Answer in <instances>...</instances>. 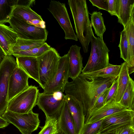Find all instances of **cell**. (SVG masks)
I'll use <instances>...</instances> for the list:
<instances>
[{"instance_id": "16", "label": "cell", "mask_w": 134, "mask_h": 134, "mask_svg": "<svg viewBox=\"0 0 134 134\" xmlns=\"http://www.w3.org/2000/svg\"><path fill=\"white\" fill-rule=\"evenodd\" d=\"M80 47L71 46L68 53L69 77L73 80L81 73L83 68L82 57L80 53Z\"/></svg>"}, {"instance_id": "8", "label": "cell", "mask_w": 134, "mask_h": 134, "mask_svg": "<svg viewBox=\"0 0 134 134\" xmlns=\"http://www.w3.org/2000/svg\"><path fill=\"white\" fill-rule=\"evenodd\" d=\"M8 23L19 38L45 41L47 39L48 32L46 28L29 24L24 20L12 16Z\"/></svg>"}, {"instance_id": "36", "label": "cell", "mask_w": 134, "mask_h": 134, "mask_svg": "<svg viewBox=\"0 0 134 134\" xmlns=\"http://www.w3.org/2000/svg\"><path fill=\"white\" fill-rule=\"evenodd\" d=\"M112 134H134V126H126L116 129Z\"/></svg>"}, {"instance_id": "22", "label": "cell", "mask_w": 134, "mask_h": 134, "mask_svg": "<svg viewBox=\"0 0 134 134\" xmlns=\"http://www.w3.org/2000/svg\"><path fill=\"white\" fill-rule=\"evenodd\" d=\"M121 65L120 71L117 77V89L115 98V101L116 102L120 100L131 78L126 62H124Z\"/></svg>"}, {"instance_id": "23", "label": "cell", "mask_w": 134, "mask_h": 134, "mask_svg": "<svg viewBox=\"0 0 134 134\" xmlns=\"http://www.w3.org/2000/svg\"><path fill=\"white\" fill-rule=\"evenodd\" d=\"M119 1L118 22L124 27L129 21L134 10V0H119Z\"/></svg>"}, {"instance_id": "6", "label": "cell", "mask_w": 134, "mask_h": 134, "mask_svg": "<svg viewBox=\"0 0 134 134\" xmlns=\"http://www.w3.org/2000/svg\"><path fill=\"white\" fill-rule=\"evenodd\" d=\"M39 114L31 111L19 114L6 110L2 117L17 128L22 134H32L40 123Z\"/></svg>"}, {"instance_id": "26", "label": "cell", "mask_w": 134, "mask_h": 134, "mask_svg": "<svg viewBox=\"0 0 134 134\" xmlns=\"http://www.w3.org/2000/svg\"><path fill=\"white\" fill-rule=\"evenodd\" d=\"M134 81L130 78L128 85L119 102L127 110L134 111Z\"/></svg>"}, {"instance_id": "19", "label": "cell", "mask_w": 134, "mask_h": 134, "mask_svg": "<svg viewBox=\"0 0 134 134\" xmlns=\"http://www.w3.org/2000/svg\"><path fill=\"white\" fill-rule=\"evenodd\" d=\"M126 110L127 109L119 102L114 101L107 103L91 113L87 123L97 121L109 115Z\"/></svg>"}, {"instance_id": "2", "label": "cell", "mask_w": 134, "mask_h": 134, "mask_svg": "<svg viewBox=\"0 0 134 134\" xmlns=\"http://www.w3.org/2000/svg\"><path fill=\"white\" fill-rule=\"evenodd\" d=\"M68 4L72 16L77 37L84 52L87 53L94 34L89 18L86 0H69Z\"/></svg>"}, {"instance_id": "18", "label": "cell", "mask_w": 134, "mask_h": 134, "mask_svg": "<svg viewBox=\"0 0 134 134\" xmlns=\"http://www.w3.org/2000/svg\"><path fill=\"white\" fill-rule=\"evenodd\" d=\"M18 37L10 26L0 24V46L5 56L12 55V48Z\"/></svg>"}, {"instance_id": "4", "label": "cell", "mask_w": 134, "mask_h": 134, "mask_svg": "<svg viewBox=\"0 0 134 134\" xmlns=\"http://www.w3.org/2000/svg\"><path fill=\"white\" fill-rule=\"evenodd\" d=\"M60 57L54 48L37 57L39 67L40 86L43 89L51 81L57 70Z\"/></svg>"}, {"instance_id": "32", "label": "cell", "mask_w": 134, "mask_h": 134, "mask_svg": "<svg viewBox=\"0 0 134 134\" xmlns=\"http://www.w3.org/2000/svg\"><path fill=\"white\" fill-rule=\"evenodd\" d=\"M102 119L91 123L85 124L81 134H96L100 129Z\"/></svg>"}, {"instance_id": "35", "label": "cell", "mask_w": 134, "mask_h": 134, "mask_svg": "<svg viewBox=\"0 0 134 134\" xmlns=\"http://www.w3.org/2000/svg\"><path fill=\"white\" fill-rule=\"evenodd\" d=\"M110 88L105 90L99 97L91 110L90 115L91 113L98 109L103 105L104 101L107 97Z\"/></svg>"}, {"instance_id": "37", "label": "cell", "mask_w": 134, "mask_h": 134, "mask_svg": "<svg viewBox=\"0 0 134 134\" xmlns=\"http://www.w3.org/2000/svg\"><path fill=\"white\" fill-rule=\"evenodd\" d=\"M93 6L97 7L99 9L108 11V0H89Z\"/></svg>"}, {"instance_id": "27", "label": "cell", "mask_w": 134, "mask_h": 134, "mask_svg": "<svg viewBox=\"0 0 134 134\" xmlns=\"http://www.w3.org/2000/svg\"><path fill=\"white\" fill-rule=\"evenodd\" d=\"M44 40L24 39L18 37L12 48V54L14 52L27 51L40 47L46 42Z\"/></svg>"}, {"instance_id": "38", "label": "cell", "mask_w": 134, "mask_h": 134, "mask_svg": "<svg viewBox=\"0 0 134 134\" xmlns=\"http://www.w3.org/2000/svg\"><path fill=\"white\" fill-rule=\"evenodd\" d=\"M9 124L5 119L0 116V129L4 128L8 126Z\"/></svg>"}, {"instance_id": "7", "label": "cell", "mask_w": 134, "mask_h": 134, "mask_svg": "<svg viewBox=\"0 0 134 134\" xmlns=\"http://www.w3.org/2000/svg\"><path fill=\"white\" fill-rule=\"evenodd\" d=\"M17 65L12 55H6L0 65V116H2L8 104V94L9 79Z\"/></svg>"}, {"instance_id": "3", "label": "cell", "mask_w": 134, "mask_h": 134, "mask_svg": "<svg viewBox=\"0 0 134 134\" xmlns=\"http://www.w3.org/2000/svg\"><path fill=\"white\" fill-rule=\"evenodd\" d=\"M91 50L87 62L81 73H87L105 68L109 64L110 50L103 39L96 37L93 34L91 41Z\"/></svg>"}, {"instance_id": "12", "label": "cell", "mask_w": 134, "mask_h": 134, "mask_svg": "<svg viewBox=\"0 0 134 134\" xmlns=\"http://www.w3.org/2000/svg\"><path fill=\"white\" fill-rule=\"evenodd\" d=\"M69 77V59L68 54L60 57L57 71L51 81L43 89V93L51 94L64 92Z\"/></svg>"}, {"instance_id": "25", "label": "cell", "mask_w": 134, "mask_h": 134, "mask_svg": "<svg viewBox=\"0 0 134 134\" xmlns=\"http://www.w3.org/2000/svg\"><path fill=\"white\" fill-rule=\"evenodd\" d=\"M19 0H0V24L8 23L12 11Z\"/></svg>"}, {"instance_id": "17", "label": "cell", "mask_w": 134, "mask_h": 134, "mask_svg": "<svg viewBox=\"0 0 134 134\" xmlns=\"http://www.w3.org/2000/svg\"><path fill=\"white\" fill-rule=\"evenodd\" d=\"M66 95V100L74 124L76 134H81L85 124L83 109L71 97Z\"/></svg>"}, {"instance_id": "39", "label": "cell", "mask_w": 134, "mask_h": 134, "mask_svg": "<svg viewBox=\"0 0 134 134\" xmlns=\"http://www.w3.org/2000/svg\"><path fill=\"white\" fill-rule=\"evenodd\" d=\"M5 56V54L0 46V65L3 57Z\"/></svg>"}, {"instance_id": "31", "label": "cell", "mask_w": 134, "mask_h": 134, "mask_svg": "<svg viewBox=\"0 0 134 134\" xmlns=\"http://www.w3.org/2000/svg\"><path fill=\"white\" fill-rule=\"evenodd\" d=\"M118 47L120 50V57L126 63L128 53L129 44L126 33L124 29L120 34V40Z\"/></svg>"}, {"instance_id": "20", "label": "cell", "mask_w": 134, "mask_h": 134, "mask_svg": "<svg viewBox=\"0 0 134 134\" xmlns=\"http://www.w3.org/2000/svg\"><path fill=\"white\" fill-rule=\"evenodd\" d=\"M124 29L126 32L129 44L128 56L126 63L130 75L134 71V10Z\"/></svg>"}, {"instance_id": "14", "label": "cell", "mask_w": 134, "mask_h": 134, "mask_svg": "<svg viewBox=\"0 0 134 134\" xmlns=\"http://www.w3.org/2000/svg\"><path fill=\"white\" fill-rule=\"evenodd\" d=\"M11 16L24 20L29 24L40 28H46L45 22L41 16L30 7L16 5L13 9Z\"/></svg>"}, {"instance_id": "11", "label": "cell", "mask_w": 134, "mask_h": 134, "mask_svg": "<svg viewBox=\"0 0 134 134\" xmlns=\"http://www.w3.org/2000/svg\"><path fill=\"white\" fill-rule=\"evenodd\" d=\"M48 9L64 30L65 39L77 41L78 38L72 28L65 4L58 1H51Z\"/></svg>"}, {"instance_id": "33", "label": "cell", "mask_w": 134, "mask_h": 134, "mask_svg": "<svg viewBox=\"0 0 134 134\" xmlns=\"http://www.w3.org/2000/svg\"><path fill=\"white\" fill-rule=\"evenodd\" d=\"M117 77L115 80L110 88L107 97L104 101L103 105L109 102L115 101V98L117 92Z\"/></svg>"}, {"instance_id": "5", "label": "cell", "mask_w": 134, "mask_h": 134, "mask_svg": "<svg viewBox=\"0 0 134 134\" xmlns=\"http://www.w3.org/2000/svg\"><path fill=\"white\" fill-rule=\"evenodd\" d=\"M39 93L37 87L29 86L9 102L6 110L19 114L32 111L33 108L36 105Z\"/></svg>"}, {"instance_id": "15", "label": "cell", "mask_w": 134, "mask_h": 134, "mask_svg": "<svg viewBox=\"0 0 134 134\" xmlns=\"http://www.w3.org/2000/svg\"><path fill=\"white\" fill-rule=\"evenodd\" d=\"M17 65L24 71L29 78H32L41 85L39 67L37 57L23 56L16 58Z\"/></svg>"}, {"instance_id": "29", "label": "cell", "mask_w": 134, "mask_h": 134, "mask_svg": "<svg viewBox=\"0 0 134 134\" xmlns=\"http://www.w3.org/2000/svg\"><path fill=\"white\" fill-rule=\"evenodd\" d=\"M52 47L45 42L40 47L34 48L27 51L14 52L12 53V55L16 58L23 56L37 57L50 49Z\"/></svg>"}, {"instance_id": "34", "label": "cell", "mask_w": 134, "mask_h": 134, "mask_svg": "<svg viewBox=\"0 0 134 134\" xmlns=\"http://www.w3.org/2000/svg\"><path fill=\"white\" fill-rule=\"evenodd\" d=\"M108 12L112 16L118 15L119 8V0H108Z\"/></svg>"}, {"instance_id": "28", "label": "cell", "mask_w": 134, "mask_h": 134, "mask_svg": "<svg viewBox=\"0 0 134 134\" xmlns=\"http://www.w3.org/2000/svg\"><path fill=\"white\" fill-rule=\"evenodd\" d=\"M102 14L100 12L94 11L91 14V23L94 28L95 34L103 39V34L106 29L104 23Z\"/></svg>"}, {"instance_id": "9", "label": "cell", "mask_w": 134, "mask_h": 134, "mask_svg": "<svg viewBox=\"0 0 134 134\" xmlns=\"http://www.w3.org/2000/svg\"><path fill=\"white\" fill-rule=\"evenodd\" d=\"M66 99V95L58 91L51 94L39 93L36 105L44 113L46 117L58 119Z\"/></svg>"}, {"instance_id": "30", "label": "cell", "mask_w": 134, "mask_h": 134, "mask_svg": "<svg viewBox=\"0 0 134 134\" xmlns=\"http://www.w3.org/2000/svg\"><path fill=\"white\" fill-rule=\"evenodd\" d=\"M45 124L41 127L38 134H57L59 131L57 119L55 118L46 117Z\"/></svg>"}, {"instance_id": "21", "label": "cell", "mask_w": 134, "mask_h": 134, "mask_svg": "<svg viewBox=\"0 0 134 134\" xmlns=\"http://www.w3.org/2000/svg\"><path fill=\"white\" fill-rule=\"evenodd\" d=\"M59 130L64 134H76L74 124L66 99L57 119Z\"/></svg>"}, {"instance_id": "1", "label": "cell", "mask_w": 134, "mask_h": 134, "mask_svg": "<svg viewBox=\"0 0 134 134\" xmlns=\"http://www.w3.org/2000/svg\"><path fill=\"white\" fill-rule=\"evenodd\" d=\"M117 77H89L80 74L72 81L67 83L64 92L66 95L77 101L83 109L85 124L87 123L91 110L98 98L110 87Z\"/></svg>"}, {"instance_id": "40", "label": "cell", "mask_w": 134, "mask_h": 134, "mask_svg": "<svg viewBox=\"0 0 134 134\" xmlns=\"http://www.w3.org/2000/svg\"><path fill=\"white\" fill-rule=\"evenodd\" d=\"M57 134H64L62 132L59 131V132Z\"/></svg>"}, {"instance_id": "10", "label": "cell", "mask_w": 134, "mask_h": 134, "mask_svg": "<svg viewBox=\"0 0 134 134\" xmlns=\"http://www.w3.org/2000/svg\"><path fill=\"white\" fill-rule=\"evenodd\" d=\"M128 126H134V111L126 110L103 118L98 133H112L116 129Z\"/></svg>"}, {"instance_id": "13", "label": "cell", "mask_w": 134, "mask_h": 134, "mask_svg": "<svg viewBox=\"0 0 134 134\" xmlns=\"http://www.w3.org/2000/svg\"><path fill=\"white\" fill-rule=\"evenodd\" d=\"M29 78L25 72L16 65L9 79L8 94L9 102L29 86Z\"/></svg>"}, {"instance_id": "24", "label": "cell", "mask_w": 134, "mask_h": 134, "mask_svg": "<svg viewBox=\"0 0 134 134\" xmlns=\"http://www.w3.org/2000/svg\"><path fill=\"white\" fill-rule=\"evenodd\" d=\"M121 65L110 64L107 67L99 70L87 73H81L84 76L89 77H117L121 69Z\"/></svg>"}, {"instance_id": "41", "label": "cell", "mask_w": 134, "mask_h": 134, "mask_svg": "<svg viewBox=\"0 0 134 134\" xmlns=\"http://www.w3.org/2000/svg\"><path fill=\"white\" fill-rule=\"evenodd\" d=\"M96 134H99L98 133H97ZM112 134V133H107V134Z\"/></svg>"}]
</instances>
